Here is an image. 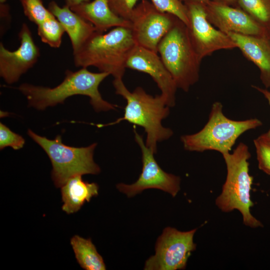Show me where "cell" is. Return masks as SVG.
Here are the masks:
<instances>
[{"mask_svg":"<svg viewBox=\"0 0 270 270\" xmlns=\"http://www.w3.org/2000/svg\"><path fill=\"white\" fill-rule=\"evenodd\" d=\"M109 75L104 72H92L82 68L76 72L66 70L63 81L53 88L24 83L18 89L26 97L28 106L38 110L63 104L72 96L84 95L90 98L95 111L106 112L118 106L104 100L98 90L100 83Z\"/></svg>","mask_w":270,"mask_h":270,"instance_id":"obj_1","label":"cell"},{"mask_svg":"<svg viewBox=\"0 0 270 270\" xmlns=\"http://www.w3.org/2000/svg\"><path fill=\"white\" fill-rule=\"evenodd\" d=\"M112 84L116 94L126 100L124 116L113 122L98 124V126L114 124L124 120L140 126L146 134V146L156 154L157 143L168 140L173 134L171 129L162 124L170 114V107L165 98L161 94L155 96L149 94L140 86L131 92L122 78H114Z\"/></svg>","mask_w":270,"mask_h":270,"instance_id":"obj_2","label":"cell"},{"mask_svg":"<svg viewBox=\"0 0 270 270\" xmlns=\"http://www.w3.org/2000/svg\"><path fill=\"white\" fill-rule=\"evenodd\" d=\"M136 45L130 28L116 27L105 34L96 31L73 52L74 64L76 67L94 66L114 78H122L126 60Z\"/></svg>","mask_w":270,"mask_h":270,"instance_id":"obj_3","label":"cell"},{"mask_svg":"<svg viewBox=\"0 0 270 270\" xmlns=\"http://www.w3.org/2000/svg\"><path fill=\"white\" fill-rule=\"evenodd\" d=\"M222 156L227 174L222 192L216 200V206L224 212L238 210L242 215L244 224L248 226H263L250 210L254 205L250 194L253 178L249 174L248 160L250 154L248 146L240 142L232 153L224 154Z\"/></svg>","mask_w":270,"mask_h":270,"instance_id":"obj_4","label":"cell"},{"mask_svg":"<svg viewBox=\"0 0 270 270\" xmlns=\"http://www.w3.org/2000/svg\"><path fill=\"white\" fill-rule=\"evenodd\" d=\"M262 124L256 118L231 120L224 114L221 102H216L212 106L208 121L204 128L195 134L182 136L180 140L188 151L215 150L222 155L230 152L242 134Z\"/></svg>","mask_w":270,"mask_h":270,"instance_id":"obj_5","label":"cell"},{"mask_svg":"<svg viewBox=\"0 0 270 270\" xmlns=\"http://www.w3.org/2000/svg\"><path fill=\"white\" fill-rule=\"evenodd\" d=\"M157 50L178 88L188 92L199 80L202 60L192 44L186 24L178 18Z\"/></svg>","mask_w":270,"mask_h":270,"instance_id":"obj_6","label":"cell"},{"mask_svg":"<svg viewBox=\"0 0 270 270\" xmlns=\"http://www.w3.org/2000/svg\"><path fill=\"white\" fill-rule=\"evenodd\" d=\"M28 135L46 152L52 162V178L57 188H61L70 178L86 174L100 173V166L93 156L96 143L86 147L64 144L60 135L54 140L40 136L29 129Z\"/></svg>","mask_w":270,"mask_h":270,"instance_id":"obj_7","label":"cell"},{"mask_svg":"<svg viewBox=\"0 0 270 270\" xmlns=\"http://www.w3.org/2000/svg\"><path fill=\"white\" fill-rule=\"evenodd\" d=\"M196 228L181 232L167 227L158 238L154 255L145 263L146 270H177L186 268L188 258L196 249L194 236Z\"/></svg>","mask_w":270,"mask_h":270,"instance_id":"obj_8","label":"cell"},{"mask_svg":"<svg viewBox=\"0 0 270 270\" xmlns=\"http://www.w3.org/2000/svg\"><path fill=\"white\" fill-rule=\"evenodd\" d=\"M178 18L160 10L146 0H142L134 9L130 22L136 45L158 53V46Z\"/></svg>","mask_w":270,"mask_h":270,"instance_id":"obj_9","label":"cell"},{"mask_svg":"<svg viewBox=\"0 0 270 270\" xmlns=\"http://www.w3.org/2000/svg\"><path fill=\"white\" fill-rule=\"evenodd\" d=\"M188 23L186 26L192 44L200 58L222 50L236 48L233 40L208 20L204 3L186 2Z\"/></svg>","mask_w":270,"mask_h":270,"instance_id":"obj_10","label":"cell"},{"mask_svg":"<svg viewBox=\"0 0 270 270\" xmlns=\"http://www.w3.org/2000/svg\"><path fill=\"white\" fill-rule=\"evenodd\" d=\"M134 132L135 140L141 149L142 172L134 183L118 184L116 188L128 197L134 196L148 188L160 190L175 196L180 190V178L162 170L154 158V153L146 146L136 128H134Z\"/></svg>","mask_w":270,"mask_h":270,"instance_id":"obj_11","label":"cell"},{"mask_svg":"<svg viewBox=\"0 0 270 270\" xmlns=\"http://www.w3.org/2000/svg\"><path fill=\"white\" fill-rule=\"evenodd\" d=\"M20 46L14 51L6 48L0 43V76L8 84L18 81L37 62L40 52L35 44L31 30L23 23L18 33Z\"/></svg>","mask_w":270,"mask_h":270,"instance_id":"obj_12","label":"cell"},{"mask_svg":"<svg viewBox=\"0 0 270 270\" xmlns=\"http://www.w3.org/2000/svg\"><path fill=\"white\" fill-rule=\"evenodd\" d=\"M208 21L216 28L227 34L268 36V30L242 9L218 1L204 3Z\"/></svg>","mask_w":270,"mask_h":270,"instance_id":"obj_13","label":"cell"},{"mask_svg":"<svg viewBox=\"0 0 270 270\" xmlns=\"http://www.w3.org/2000/svg\"><path fill=\"white\" fill-rule=\"evenodd\" d=\"M126 68L150 75L160 90L168 106H174L178 88L158 53L136 45L128 58Z\"/></svg>","mask_w":270,"mask_h":270,"instance_id":"obj_14","label":"cell"},{"mask_svg":"<svg viewBox=\"0 0 270 270\" xmlns=\"http://www.w3.org/2000/svg\"><path fill=\"white\" fill-rule=\"evenodd\" d=\"M227 34L244 57L258 68L260 80L266 88H270V38L268 36H249L232 32Z\"/></svg>","mask_w":270,"mask_h":270,"instance_id":"obj_15","label":"cell"},{"mask_svg":"<svg viewBox=\"0 0 270 270\" xmlns=\"http://www.w3.org/2000/svg\"><path fill=\"white\" fill-rule=\"evenodd\" d=\"M70 8L90 22L99 32H104L112 27L131 28L130 21L120 18L112 11L108 0L84 2Z\"/></svg>","mask_w":270,"mask_h":270,"instance_id":"obj_16","label":"cell"},{"mask_svg":"<svg viewBox=\"0 0 270 270\" xmlns=\"http://www.w3.org/2000/svg\"><path fill=\"white\" fill-rule=\"evenodd\" d=\"M48 10L60 22L71 42L73 52L96 31L94 26L76 13L70 6L60 7L55 2L49 4Z\"/></svg>","mask_w":270,"mask_h":270,"instance_id":"obj_17","label":"cell"},{"mask_svg":"<svg viewBox=\"0 0 270 270\" xmlns=\"http://www.w3.org/2000/svg\"><path fill=\"white\" fill-rule=\"evenodd\" d=\"M82 176L70 178L61 187L62 210L68 214L78 212L86 202L98 195V184L85 182Z\"/></svg>","mask_w":270,"mask_h":270,"instance_id":"obj_18","label":"cell"},{"mask_svg":"<svg viewBox=\"0 0 270 270\" xmlns=\"http://www.w3.org/2000/svg\"><path fill=\"white\" fill-rule=\"evenodd\" d=\"M70 242L76 258L82 268L86 270L106 269L102 256L90 238L86 239L75 235L71 238Z\"/></svg>","mask_w":270,"mask_h":270,"instance_id":"obj_19","label":"cell"},{"mask_svg":"<svg viewBox=\"0 0 270 270\" xmlns=\"http://www.w3.org/2000/svg\"><path fill=\"white\" fill-rule=\"evenodd\" d=\"M38 34L41 40L54 48L60 46L65 30L60 22L53 15L37 25Z\"/></svg>","mask_w":270,"mask_h":270,"instance_id":"obj_20","label":"cell"},{"mask_svg":"<svg viewBox=\"0 0 270 270\" xmlns=\"http://www.w3.org/2000/svg\"><path fill=\"white\" fill-rule=\"evenodd\" d=\"M241 9L267 30L270 28V0H237Z\"/></svg>","mask_w":270,"mask_h":270,"instance_id":"obj_21","label":"cell"},{"mask_svg":"<svg viewBox=\"0 0 270 270\" xmlns=\"http://www.w3.org/2000/svg\"><path fill=\"white\" fill-rule=\"evenodd\" d=\"M25 15L30 20L39 24L53 16L44 6L42 0H20Z\"/></svg>","mask_w":270,"mask_h":270,"instance_id":"obj_22","label":"cell"},{"mask_svg":"<svg viewBox=\"0 0 270 270\" xmlns=\"http://www.w3.org/2000/svg\"><path fill=\"white\" fill-rule=\"evenodd\" d=\"M152 3L160 11L172 14L188 24V11L185 4L180 0H150Z\"/></svg>","mask_w":270,"mask_h":270,"instance_id":"obj_23","label":"cell"},{"mask_svg":"<svg viewBox=\"0 0 270 270\" xmlns=\"http://www.w3.org/2000/svg\"><path fill=\"white\" fill-rule=\"evenodd\" d=\"M258 168L270 176V144L260 136L254 140Z\"/></svg>","mask_w":270,"mask_h":270,"instance_id":"obj_24","label":"cell"},{"mask_svg":"<svg viewBox=\"0 0 270 270\" xmlns=\"http://www.w3.org/2000/svg\"><path fill=\"white\" fill-rule=\"evenodd\" d=\"M24 139L20 134L12 131L8 126L0 124V148L11 147L18 150L22 148L24 144Z\"/></svg>","mask_w":270,"mask_h":270,"instance_id":"obj_25","label":"cell"},{"mask_svg":"<svg viewBox=\"0 0 270 270\" xmlns=\"http://www.w3.org/2000/svg\"><path fill=\"white\" fill-rule=\"evenodd\" d=\"M142 0H108L110 9L116 15L130 21L134 9L138 1Z\"/></svg>","mask_w":270,"mask_h":270,"instance_id":"obj_26","label":"cell"},{"mask_svg":"<svg viewBox=\"0 0 270 270\" xmlns=\"http://www.w3.org/2000/svg\"><path fill=\"white\" fill-rule=\"evenodd\" d=\"M252 87L260 92L268 100L270 106V91L266 88H262L256 86H252ZM262 139L270 144V128L268 130L259 136Z\"/></svg>","mask_w":270,"mask_h":270,"instance_id":"obj_27","label":"cell"},{"mask_svg":"<svg viewBox=\"0 0 270 270\" xmlns=\"http://www.w3.org/2000/svg\"><path fill=\"white\" fill-rule=\"evenodd\" d=\"M181 2H182V1H184L185 2H200L202 3H204L209 1H218V2H234L237 0H180Z\"/></svg>","mask_w":270,"mask_h":270,"instance_id":"obj_28","label":"cell"},{"mask_svg":"<svg viewBox=\"0 0 270 270\" xmlns=\"http://www.w3.org/2000/svg\"><path fill=\"white\" fill-rule=\"evenodd\" d=\"M90 0H66V6L71 7L84 2H89Z\"/></svg>","mask_w":270,"mask_h":270,"instance_id":"obj_29","label":"cell"},{"mask_svg":"<svg viewBox=\"0 0 270 270\" xmlns=\"http://www.w3.org/2000/svg\"><path fill=\"white\" fill-rule=\"evenodd\" d=\"M268 36L270 38V28L268 30Z\"/></svg>","mask_w":270,"mask_h":270,"instance_id":"obj_30","label":"cell"},{"mask_svg":"<svg viewBox=\"0 0 270 270\" xmlns=\"http://www.w3.org/2000/svg\"><path fill=\"white\" fill-rule=\"evenodd\" d=\"M6 1V0H0V4H3V3H4Z\"/></svg>","mask_w":270,"mask_h":270,"instance_id":"obj_31","label":"cell"}]
</instances>
